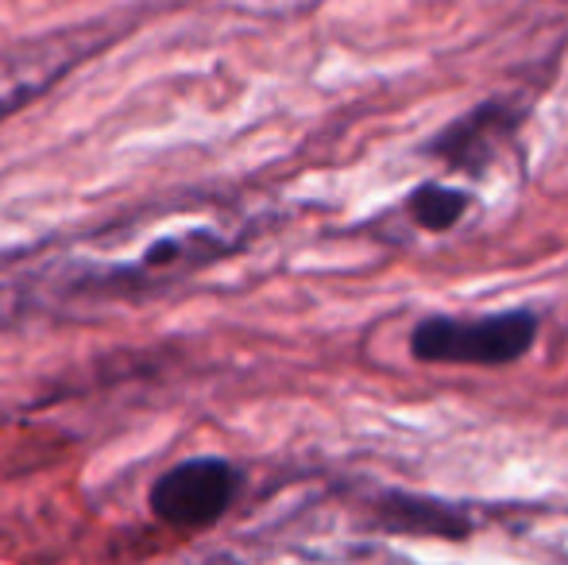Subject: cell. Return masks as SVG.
I'll return each instance as SVG.
<instances>
[{
    "label": "cell",
    "instance_id": "6da1fadb",
    "mask_svg": "<svg viewBox=\"0 0 568 565\" xmlns=\"http://www.w3.org/2000/svg\"><path fill=\"white\" fill-rule=\"evenodd\" d=\"M541 317L534 310H499L484 317L434 314L414 325L410 353L422 364H476V369H503L523 361L534 349Z\"/></svg>",
    "mask_w": 568,
    "mask_h": 565
},
{
    "label": "cell",
    "instance_id": "7a4b0ae2",
    "mask_svg": "<svg viewBox=\"0 0 568 565\" xmlns=\"http://www.w3.org/2000/svg\"><path fill=\"white\" fill-rule=\"evenodd\" d=\"M240 476L221 457H194L159 476L151 507L171 527H210L236 500Z\"/></svg>",
    "mask_w": 568,
    "mask_h": 565
},
{
    "label": "cell",
    "instance_id": "3957f363",
    "mask_svg": "<svg viewBox=\"0 0 568 565\" xmlns=\"http://www.w3.org/2000/svg\"><path fill=\"white\" fill-rule=\"evenodd\" d=\"M93 51L90 31H54L20 51L0 54V117L28 105L36 93L54 85L82 54Z\"/></svg>",
    "mask_w": 568,
    "mask_h": 565
},
{
    "label": "cell",
    "instance_id": "277c9868",
    "mask_svg": "<svg viewBox=\"0 0 568 565\" xmlns=\"http://www.w3.org/2000/svg\"><path fill=\"white\" fill-rule=\"evenodd\" d=\"M515 129H518L515 109L499 105V101H487V105L456 117L449 129H442L429 140L426 151L434 159H445L456 171H484L499 155V148L510 140Z\"/></svg>",
    "mask_w": 568,
    "mask_h": 565
},
{
    "label": "cell",
    "instance_id": "5b68a950",
    "mask_svg": "<svg viewBox=\"0 0 568 565\" xmlns=\"http://www.w3.org/2000/svg\"><path fill=\"white\" fill-rule=\"evenodd\" d=\"M471 198L456 186H442V182H426L406 198V218L426 233H449L453 225H460L468 213Z\"/></svg>",
    "mask_w": 568,
    "mask_h": 565
}]
</instances>
